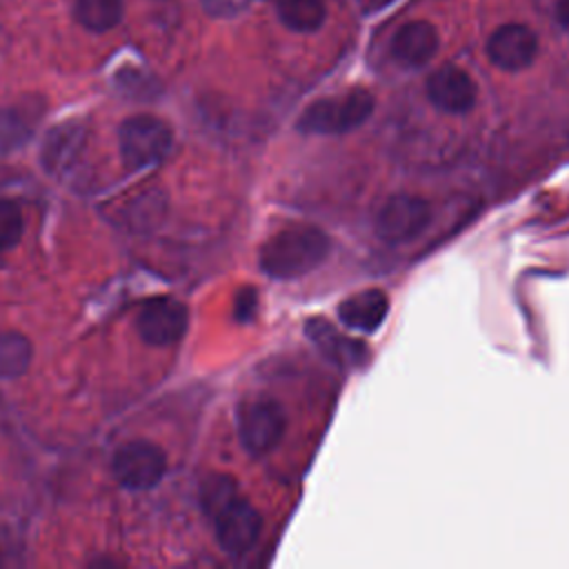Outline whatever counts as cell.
Instances as JSON below:
<instances>
[{
    "instance_id": "obj_1",
    "label": "cell",
    "mask_w": 569,
    "mask_h": 569,
    "mask_svg": "<svg viewBox=\"0 0 569 569\" xmlns=\"http://www.w3.org/2000/svg\"><path fill=\"white\" fill-rule=\"evenodd\" d=\"M329 238L311 224H293L273 233L260 249V269L271 278H296L325 260Z\"/></svg>"
},
{
    "instance_id": "obj_2",
    "label": "cell",
    "mask_w": 569,
    "mask_h": 569,
    "mask_svg": "<svg viewBox=\"0 0 569 569\" xmlns=\"http://www.w3.org/2000/svg\"><path fill=\"white\" fill-rule=\"evenodd\" d=\"M373 113V96L367 89H351L333 98L311 102L298 118V129L305 133L336 136L358 129Z\"/></svg>"
},
{
    "instance_id": "obj_3",
    "label": "cell",
    "mask_w": 569,
    "mask_h": 569,
    "mask_svg": "<svg viewBox=\"0 0 569 569\" xmlns=\"http://www.w3.org/2000/svg\"><path fill=\"white\" fill-rule=\"evenodd\" d=\"M118 147L122 162L131 171H140L160 164L169 156L173 133L164 120L151 113H138L120 124Z\"/></svg>"
},
{
    "instance_id": "obj_4",
    "label": "cell",
    "mask_w": 569,
    "mask_h": 569,
    "mask_svg": "<svg viewBox=\"0 0 569 569\" xmlns=\"http://www.w3.org/2000/svg\"><path fill=\"white\" fill-rule=\"evenodd\" d=\"M431 220V207L427 200L411 193L389 196L373 218V229L385 242L398 244L416 238Z\"/></svg>"
},
{
    "instance_id": "obj_5",
    "label": "cell",
    "mask_w": 569,
    "mask_h": 569,
    "mask_svg": "<svg viewBox=\"0 0 569 569\" xmlns=\"http://www.w3.org/2000/svg\"><path fill=\"white\" fill-rule=\"evenodd\" d=\"M213 529L218 545L229 556H244L258 540L262 529V518L258 509L240 498L238 493L231 496L227 502H222L213 513Z\"/></svg>"
},
{
    "instance_id": "obj_6",
    "label": "cell",
    "mask_w": 569,
    "mask_h": 569,
    "mask_svg": "<svg viewBox=\"0 0 569 569\" xmlns=\"http://www.w3.org/2000/svg\"><path fill=\"white\" fill-rule=\"evenodd\" d=\"M284 425V411L271 398L247 400L238 411L240 442L253 456L269 453L280 442Z\"/></svg>"
},
{
    "instance_id": "obj_7",
    "label": "cell",
    "mask_w": 569,
    "mask_h": 569,
    "mask_svg": "<svg viewBox=\"0 0 569 569\" xmlns=\"http://www.w3.org/2000/svg\"><path fill=\"white\" fill-rule=\"evenodd\" d=\"M167 471L164 451L147 440L122 445L113 456V473L118 482L131 491H147L156 487Z\"/></svg>"
},
{
    "instance_id": "obj_8",
    "label": "cell",
    "mask_w": 569,
    "mask_h": 569,
    "mask_svg": "<svg viewBox=\"0 0 569 569\" xmlns=\"http://www.w3.org/2000/svg\"><path fill=\"white\" fill-rule=\"evenodd\" d=\"M187 322L189 313L180 300L171 296H158L142 305L136 327L147 345L164 347L182 338V333L187 331Z\"/></svg>"
},
{
    "instance_id": "obj_9",
    "label": "cell",
    "mask_w": 569,
    "mask_h": 569,
    "mask_svg": "<svg viewBox=\"0 0 569 569\" xmlns=\"http://www.w3.org/2000/svg\"><path fill=\"white\" fill-rule=\"evenodd\" d=\"M538 53V38L527 24L509 22L498 27L487 40V58L502 71L527 69Z\"/></svg>"
},
{
    "instance_id": "obj_10",
    "label": "cell",
    "mask_w": 569,
    "mask_h": 569,
    "mask_svg": "<svg viewBox=\"0 0 569 569\" xmlns=\"http://www.w3.org/2000/svg\"><path fill=\"white\" fill-rule=\"evenodd\" d=\"M476 96L473 78L460 67L442 64L427 78V98L445 113H467L476 104Z\"/></svg>"
},
{
    "instance_id": "obj_11",
    "label": "cell",
    "mask_w": 569,
    "mask_h": 569,
    "mask_svg": "<svg viewBox=\"0 0 569 569\" xmlns=\"http://www.w3.org/2000/svg\"><path fill=\"white\" fill-rule=\"evenodd\" d=\"M438 51V31L427 20L402 24L391 40V56L405 67H422Z\"/></svg>"
},
{
    "instance_id": "obj_12",
    "label": "cell",
    "mask_w": 569,
    "mask_h": 569,
    "mask_svg": "<svg viewBox=\"0 0 569 569\" xmlns=\"http://www.w3.org/2000/svg\"><path fill=\"white\" fill-rule=\"evenodd\" d=\"M84 138H87V129L80 122H62L56 129H51L40 151V160L47 173L51 176L64 173L80 156L84 147Z\"/></svg>"
},
{
    "instance_id": "obj_13",
    "label": "cell",
    "mask_w": 569,
    "mask_h": 569,
    "mask_svg": "<svg viewBox=\"0 0 569 569\" xmlns=\"http://www.w3.org/2000/svg\"><path fill=\"white\" fill-rule=\"evenodd\" d=\"M389 311V298L380 289H365L345 298L338 307L340 320L358 331H376Z\"/></svg>"
},
{
    "instance_id": "obj_14",
    "label": "cell",
    "mask_w": 569,
    "mask_h": 569,
    "mask_svg": "<svg viewBox=\"0 0 569 569\" xmlns=\"http://www.w3.org/2000/svg\"><path fill=\"white\" fill-rule=\"evenodd\" d=\"M307 331H309L311 340L320 347V351L327 358H331L333 362H338L342 367H351V365L362 360V345L345 340L342 333H338L331 325L322 322L320 318L311 320L307 325Z\"/></svg>"
},
{
    "instance_id": "obj_15",
    "label": "cell",
    "mask_w": 569,
    "mask_h": 569,
    "mask_svg": "<svg viewBox=\"0 0 569 569\" xmlns=\"http://www.w3.org/2000/svg\"><path fill=\"white\" fill-rule=\"evenodd\" d=\"M322 0H278L280 22L298 33H311L325 22Z\"/></svg>"
},
{
    "instance_id": "obj_16",
    "label": "cell",
    "mask_w": 569,
    "mask_h": 569,
    "mask_svg": "<svg viewBox=\"0 0 569 569\" xmlns=\"http://www.w3.org/2000/svg\"><path fill=\"white\" fill-rule=\"evenodd\" d=\"M76 20L96 33L113 29L124 13L122 0H76Z\"/></svg>"
},
{
    "instance_id": "obj_17",
    "label": "cell",
    "mask_w": 569,
    "mask_h": 569,
    "mask_svg": "<svg viewBox=\"0 0 569 569\" xmlns=\"http://www.w3.org/2000/svg\"><path fill=\"white\" fill-rule=\"evenodd\" d=\"M31 342L18 331H0V378H18L29 369Z\"/></svg>"
},
{
    "instance_id": "obj_18",
    "label": "cell",
    "mask_w": 569,
    "mask_h": 569,
    "mask_svg": "<svg viewBox=\"0 0 569 569\" xmlns=\"http://www.w3.org/2000/svg\"><path fill=\"white\" fill-rule=\"evenodd\" d=\"M31 136V120L18 109L0 111V153L22 147Z\"/></svg>"
},
{
    "instance_id": "obj_19",
    "label": "cell",
    "mask_w": 569,
    "mask_h": 569,
    "mask_svg": "<svg viewBox=\"0 0 569 569\" xmlns=\"http://www.w3.org/2000/svg\"><path fill=\"white\" fill-rule=\"evenodd\" d=\"M22 211L13 200H0V251L11 249L22 238Z\"/></svg>"
},
{
    "instance_id": "obj_20",
    "label": "cell",
    "mask_w": 569,
    "mask_h": 569,
    "mask_svg": "<svg viewBox=\"0 0 569 569\" xmlns=\"http://www.w3.org/2000/svg\"><path fill=\"white\" fill-rule=\"evenodd\" d=\"M202 4L211 16H233L247 4V0H202Z\"/></svg>"
},
{
    "instance_id": "obj_21",
    "label": "cell",
    "mask_w": 569,
    "mask_h": 569,
    "mask_svg": "<svg viewBox=\"0 0 569 569\" xmlns=\"http://www.w3.org/2000/svg\"><path fill=\"white\" fill-rule=\"evenodd\" d=\"M556 18H558V22L569 31V0H558V4H556Z\"/></svg>"
},
{
    "instance_id": "obj_22",
    "label": "cell",
    "mask_w": 569,
    "mask_h": 569,
    "mask_svg": "<svg viewBox=\"0 0 569 569\" xmlns=\"http://www.w3.org/2000/svg\"><path fill=\"white\" fill-rule=\"evenodd\" d=\"M389 2H393V0H365V4H367V9H369V11L382 9V7H387Z\"/></svg>"
}]
</instances>
